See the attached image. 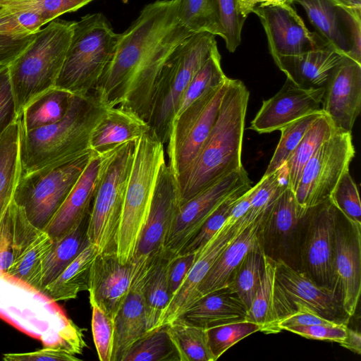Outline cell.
Returning a JSON list of instances; mask_svg holds the SVG:
<instances>
[{"label":"cell","instance_id":"7dc6e473","mask_svg":"<svg viewBox=\"0 0 361 361\" xmlns=\"http://www.w3.org/2000/svg\"><path fill=\"white\" fill-rule=\"evenodd\" d=\"M257 331H260L259 326L247 320L224 324L207 329L209 347L215 360L238 342Z\"/></svg>","mask_w":361,"mask_h":361},{"label":"cell","instance_id":"7c38bea8","mask_svg":"<svg viewBox=\"0 0 361 361\" xmlns=\"http://www.w3.org/2000/svg\"><path fill=\"white\" fill-rule=\"evenodd\" d=\"M229 78L195 100L171 124L167 165L177 179L195 159L214 124Z\"/></svg>","mask_w":361,"mask_h":361},{"label":"cell","instance_id":"8992f818","mask_svg":"<svg viewBox=\"0 0 361 361\" xmlns=\"http://www.w3.org/2000/svg\"><path fill=\"white\" fill-rule=\"evenodd\" d=\"M75 21L54 20L36 32L8 65L16 107L20 115L35 97L54 87L63 64Z\"/></svg>","mask_w":361,"mask_h":361},{"label":"cell","instance_id":"1f68e13d","mask_svg":"<svg viewBox=\"0 0 361 361\" xmlns=\"http://www.w3.org/2000/svg\"><path fill=\"white\" fill-rule=\"evenodd\" d=\"M97 253L96 247L88 243L74 260L41 291L53 300L60 302L75 299L80 292L88 290L91 267Z\"/></svg>","mask_w":361,"mask_h":361},{"label":"cell","instance_id":"db71d44e","mask_svg":"<svg viewBox=\"0 0 361 361\" xmlns=\"http://www.w3.org/2000/svg\"><path fill=\"white\" fill-rule=\"evenodd\" d=\"M8 65L0 66V136L18 120Z\"/></svg>","mask_w":361,"mask_h":361},{"label":"cell","instance_id":"f907efd6","mask_svg":"<svg viewBox=\"0 0 361 361\" xmlns=\"http://www.w3.org/2000/svg\"><path fill=\"white\" fill-rule=\"evenodd\" d=\"M334 206L349 220L361 224V204L357 187L349 171L339 180L329 197Z\"/></svg>","mask_w":361,"mask_h":361},{"label":"cell","instance_id":"7a4b0ae2","mask_svg":"<svg viewBox=\"0 0 361 361\" xmlns=\"http://www.w3.org/2000/svg\"><path fill=\"white\" fill-rule=\"evenodd\" d=\"M249 97L241 80L229 78L210 133L195 159L178 178L180 205L243 166V140Z\"/></svg>","mask_w":361,"mask_h":361},{"label":"cell","instance_id":"d590c367","mask_svg":"<svg viewBox=\"0 0 361 361\" xmlns=\"http://www.w3.org/2000/svg\"><path fill=\"white\" fill-rule=\"evenodd\" d=\"M275 272L276 262L264 254L262 276L245 318L258 324L266 334L281 332L274 307Z\"/></svg>","mask_w":361,"mask_h":361},{"label":"cell","instance_id":"9a60e30c","mask_svg":"<svg viewBox=\"0 0 361 361\" xmlns=\"http://www.w3.org/2000/svg\"><path fill=\"white\" fill-rule=\"evenodd\" d=\"M305 222V211L297 203L294 192L286 188L260 219L257 236L264 254L301 271Z\"/></svg>","mask_w":361,"mask_h":361},{"label":"cell","instance_id":"74e56055","mask_svg":"<svg viewBox=\"0 0 361 361\" xmlns=\"http://www.w3.org/2000/svg\"><path fill=\"white\" fill-rule=\"evenodd\" d=\"M168 333L179 361H215L207 329L192 325L181 317L167 324Z\"/></svg>","mask_w":361,"mask_h":361},{"label":"cell","instance_id":"3957f363","mask_svg":"<svg viewBox=\"0 0 361 361\" xmlns=\"http://www.w3.org/2000/svg\"><path fill=\"white\" fill-rule=\"evenodd\" d=\"M109 108L94 92L73 94L61 121L28 131L20 129L21 175L66 164L92 153L91 133Z\"/></svg>","mask_w":361,"mask_h":361},{"label":"cell","instance_id":"8d00e7d4","mask_svg":"<svg viewBox=\"0 0 361 361\" xmlns=\"http://www.w3.org/2000/svg\"><path fill=\"white\" fill-rule=\"evenodd\" d=\"M337 130L325 114L320 116L307 131L303 138L286 162L288 188L295 193L308 161L317 149Z\"/></svg>","mask_w":361,"mask_h":361},{"label":"cell","instance_id":"e7e4bbea","mask_svg":"<svg viewBox=\"0 0 361 361\" xmlns=\"http://www.w3.org/2000/svg\"><path fill=\"white\" fill-rule=\"evenodd\" d=\"M340 345L353 352L355 354H361V335L360 333L348 328L347 336L345 341Z\"/></svg>","mask_w":361,"mask_h":361},{"label":"cell","instance_id":"ba28073f","mask_svg":"<svg viewBox=\"0 0 361 361\" xmlns=\"http://www.w3.org/2000/svg\"><path fill=\"white\" fill-rule=\"evenodd\" d=\"M135 144L128 142L102 151L103 162L87 226V240L98 253L116 252Z\"/></svg>","mask_w":361,"mask_h":361},{"label":"cell","instance_id":"ee69618b","mask_svg":"<svg viewBox=\"0 0 361 361\" xmlns=\"http://www.w3.org/2000/svg\"><path fill=\"white\" fill-rule=\"evenodd\" d=\"M323 114L319 111L304 116L282 128L279 142L263 176H267L281 167L290 158L307 131Z\"/></svg>","mask_w":361,"mask_h":361},{"label":"cell","instance_id":"f546056e","mask_svg":"<svg viewBox=\"0 0 361 361\" xmlns=\"http://www.w3.org/2000/svg\"><path fill=\"white\" fill-rule=\"evenodd\" d=\"M142 286L132 284L114 319V343L111 361H123L133 345L146 332Z\"/></svg>","mask_w":361,"mask_h":361},{"label":"cell","instance_id":"f35d334b","mask_svg":"<svg viewBox=\"0 0 361 361\" xmlns=\"http://www.w3.org/2000/svg\"><path fill=\"white\" fill-rule=\"evenodd\" d=\"M180 23L191 33L208 32L222 37L216 0H178Z\"/></svg>","mask_w":361,"mask_h":361},{"label":"cell","instance_id":"4fadbf2b","mask_svg":"<svg viewBox=\"0 0 361 361\" xmlns=\"http://www.w3.org/2000/svg\"><path fill=\"white\" fill-rule=\"evenodd\" d=\"M274 307L277 321L300 311H313L346 324L350 318L334 290L317 284L303 272L282 262H276Z\"/></svg>","mask_w":361,"mask_h":361},{"label":"cell","instance_id":"44dd1931","mask_svg":"<svg viewBox=\"0 0 361 361\" xmlns=\"http://www.w3.org/2000/svg\"><path fill=\"white\" fill-rule=\"evenodd\" d=\"M249 225L239 219L223 226L197 252L182 284L162 312L156 328L180 317L199 298V287L224 250Z\"/></svg>","mask_w":361,"mask_h":361},{"label":"cell","instance_id":"ac0fdd59","mask_svg":"<svg viewBox=\"0 0 361 361\" xmlns=\"http://www.w3.org/2000/svg\"><path fill=\"white\" fill-rule=\"evenodd\" d=\"M334 290L345 314L355 312L361 290V224L338 209L335 227Z\"/></svg>","mask_w":361,"mask_h":361},{"label":"cell","instance_id":"277c9868","mask_svg":"<svg viewBox=\"0 0 361 361\" xmlns=\"http://www.w3.org/2000/svg\"><path fill=\"white\" fill-rule=\"evenodd\" d=\"M0 317L44 346L73 355L87 347L82 331L49 296L32 286L0 272Z\"/></svg>","mask_w":361,"mask_h":361},{"label":"cell","instance_id":"60d3db41","mask_svg":"<svg viewBox=\"0 0 361 361\" xmlns=\"http://www.w3.org/2000/svg\"><path fill=\"white\" fill-rule=\"evenodd\" d=\"M169 259L164 258L161 260L146 278L142 286L147 331L156 328L162 312L171 300L166 276Z\"/></svg>","mask_w":361,"mask_h":361},{"label":"cell","instance_id":"e575fe53","mask_svg":"<svg viewBox=\"0 0 361 361\" xmlns=\"http://www.w3.org/2000/svg\"><path fill=\"white\" fill-rule=\"evenodd\" d=\"M72 95L56 87L42 93L23 109L20 129L28 131L61 121L68 109Z\"/></svg>","mask_w":361,"mask_h":361},{"label":"cell","instance_id":"8fae6325","mask_svg":"<svg viewBox=\"0 0 361 361\" xmlns=\"http://www.w3.org/2000/svg\"><path fill=\"white\" fill-rule=\"evenodd\" d=\"M180 205L178 180L166 162L161 166L149 214L130 262L132 283H142L164 257L166 236Z\"/></svg>","mask_w":361,"mask_h":361},{"label":"cell","instance_id":"f1b7e54d","mask_svg":"<svg viewBox=\"0 0 361 361\" xmlns=\"http://www.w3.org/2000/svg\"><path fill=\"white\" fill-rule=\"evenodd\" d=\"M152 130L149 123L134 111L121 107H109L93 129L90 147L100 152L128 142H135Z\"/></svg>","mask_w":361,"mask_h":361},{"label":"cell","instance_id":"f5cc1de1","mask_svg":"<svg viewBox=\"0 0 361 361\" xmlns=\"http://www.w3.org/2000/svg\"><path fill=\"white\" fill-rule=\"evenodd\" d=\"M92 1L93 0H18L6 5L35 9L47 24L59 16L75 11Z\"/></svg>","mask_w":361,"mask_h":361},{"label":"cell","instance_id":"484cf974","mask_svg":"<svg viewBox=\"0 0 361 361\" xmlns=\"http://www.w3.org/2000/svg\"><path fill=\"white\" fill-rule=\"evenodd\" d=\"M102 162V152L91 154L76 183L43 229L52 241L61 238L88 216Z\"/></svg>","mask_w":361,"mask_h":361},{"label":"cell","instance_id":"11a10c76","mask_svg":"<svg viewBox=\"0 0 361 361\" xmlns=\"http://www.w3.org/2000/svg\"><path fill=\"white\" fill-rule=\"evenodd\" d=\"M16 206L13 200L0 220V272L7 273L13 262Z\"/></svg>","mask_w":361,"mask_h":361},{"label":"cell","instance_id":"9c48e42d","mask_svg":"<svg viewBox=\"0 0 361 361\" xmlns=\"http://www.w3.org/2000/svg\"><path fill=\"white\" fill-rule=\"evenodd\" d=\"M217 47L215 35L192 34L171 54L157 78L148 123L164 145L178 103L193 77L213 50Z\"/></svg>","mask_w":361,"mask_h":361},{"label":"cell","instance_id":"b9f144b4","mask_svg":"<svg viewBox=\"0 0 361 361\" xmlns=\"http://www.w3.org/2000/svg\"><path fill=\"white\" fill-rule=\"evenodd\" d=\"M123 361H179L167 324L147 331L133 345Z\"/></svg>","mask_w":361,"mask_h":361},{"label":"cell","instance_id":"d6986e66","mask_svg":"<svg viewBox=\"0 0 361 361\" xmlns=\"http://www.w3.org/2000/svg\"><path fill=\"white\" fill-rule=\"evenodd\" d=\"M305 11L316 33L341 54L361 63V18L336 0H293Z\"/></svg>","mask_w":361,"mask_h":361},{"label":"cell","instance_id":"6da1fadb","mask_svg":"<svg viewBox=\"0 0 361 361\" xmlns=\"http://www.w3.org/2000/svg\"><path fill=\"white\" fill-rule=\"evenodd\" d=\"M177 8L178 0L148 4L119 34L114 53L93 92L108 107L130 109L148 122L164 64L192 35L180 23Z\"/></svg>","mask_w":361,"mask_h":361},{"label":"cell","instance_id":"681fc988","mask_svg":"<svg viewBox=\"0 0 361 361\" xmlns=\"http://www.w3.org/2000/svg\"><path fill=\"white\" fill-rule=\"evenodd\" d=\"M89 299L92 309V333L99 360L111 361L114 343V319L108 316L92 298Z\"/></svg>","mask_w":361,"mask_h":361},{"label":"cell","instance_id":"83f0119b","mask_svg":"<svg viewBox=\"0 0 361 361\" xmlns=\"http://www.w3.org/2000/svg\"><path fill=\"white\" fill-rule=\"evenodd\" d=\"M247 313L245 304L228 285L199 298L180 317L192 325L208 329L245 320Z\"/></svg>","mask_w":361,"mask_h":361},{"label":"cell","instance_id":"816d5d0a","mask_svg":"<svg viewBox=\"0 0 361 361\" xmlns=\"http://www.w3.org/2000/svg\"><path fill=\"white\" fill-rule=\"evenodd\" d=\"M218 6L222 38L228 51L234 52L241 42L245 20L238 12L237 0H216Z\"/></svg>","mask_w":361,"mask_h":361},{"label":"cell","instance_id":"c3c4849f","mask_svg":"<svg viewBox=\"0 0 361 361\" xmlns=\"http://www.w3.org/2000/svg\"><path fill=\"white\" fill-rule=\"evenodd\" d=\"M251 187L243 188L229 196L209 216L196 235L183 247L178 255L195 253L204 246L223 226L232 207L238 199Z\"/></svg>","mask_w":361,"mask_h":361},{"label":"cell","instance_id":"52a82bcc","mask_svg":"<svg viewBox=\"0 0 361 361\" xmlns=\"http://www.w3.org/2000/svg\"><path fill=\"white\" fill-rule=\"evenodd\" d=\"M118 37L102 13L87 14L75 21L55 87L72 94L93 92L114 53Z\"/></svg>","mask_w":361,"mask_h":361},{"label":"cell","instance_id":"94428289","mask_svg":"<svg viewBox=\"0 0 361 361\" xmlns=\"http://www.w3.org/2000/svg\"><path fill=\"white\" fill-rule=\"evenodd\" d=\"M337 322L328 319L313 311H300L289 314L278 321L281 331L290 326H310L316 324H335Z\"/></svg>","mask_w":361,"mask_h":361},{"label":"cell","instance_id":"03108f58","mask_svg":"<svg viewBox=\"0 0 361 361\" xmlns=\"http://www.w3.org/2000/svg\"><path fill=\"white\" fill-rule=\"evenodd\" d=\"M349 10L355 16L361 18V0H336Z\"/></svg>","mask_w":361,"mask_h":361},{"label":"cell","instance_id":"cb8c5ba5","mask_svg":"<svg viewBox=\"0 0 361 361\" xmlns=\"http://www.w3.org/2000/svg\"><path fill=\"white\" fill-rule=\"evenodd\" d=\"M52 243L48 233L35 226L16 204L13 262L7 274L41 290L42 264Z\"/></svg>","mask_w":361,"mask_h":361},{"label":"cell","instance_id":"bcb514c9","mask_svg":"<svg viewBox=\"0 0 361 361\" xmlns=\"http://www.w3.org/2000/svg\"><path fill=\"white\" fill-rule=\"evenodd\" d=\"M45 24L35 9L16 5H6L0 8L1 35L26 37L36 33Z\"/></svg>","mask_w":361,"mask_h":361},{"label":"cell","instance_id":"f6af8a7d","mask_svg":"<svg viewBox=\"0 0 361 361\" xmlns=\"http://www.w3.org/2000/svg\"><path fill=\"white\" fill-rule=\"evenodd\" d=\"M249 209L242 219L248 224L259 219L271 203L288 187L286 164L255 185Z\"/></svg>","mask_w":361,"mask_h":361},{"label":"cell","instance_id":"9f6ffc18","mask_svg":"<svg viewBox=\"0 0 361 361\" xmlns=\"http://www.w3.org/2000/svg\"><path fill=\"white\" fill-rule=\"evenodd\" d=\"M348 324H316L310 326H290L285 330L309 339L327 341L342 344L347 336Z\"/></svg>","mask_w":361,"mask_h":361},{"label":"cell","instance_id":"4dcf8cb0","mask_svg":"<svg viewBox=\"0 0 361 361\" xmlns=\"http://www.w3.org/2000/svg\"><path fill=\"white\" fill-rule=\"evenodd\" d=\"M261 217L246 227L221 253L199 287L198 299L228 285L235 269L258 241Z\"/></svg>","mask_w":361,"mask_h":361},{"label":"cell","instance_id":"7402d4cb","mask_svg":"<svg viewBox=\"0 0 361 361\" xmlns=\"http://www.w3.org/2000/svg\"><path fill=\"white\" fill-rule=\"evenodd\" d=\"M325 87L305 88L288 79L271 98L263 100L250 129L259 134L280 130L288 123L322 109Z\"/></svg>","mask_w":361,"mask_h":361},{"label":"cell","instance_id":"30bf717a","mask_svg":"<svg viewBox=\"0 0 361 361\" xmlns=\"http://www.w3.org/2000/svg\"><path fill=\"white\" fill-rule=\"evenodd\" d=\"M93 152L66 164L20 176L13 201L35 226L43 230L49 224Z\"/></svg>","mask_w":361,"mask_h":361},{"label":"cell","instance_id":"e0dca14e","mask_svg":"<svg viewBox=\"0 0 361 361\" xmlns=\"http://www.w3.org/2000/svg\"><path fill=\"white\" fill-rule=\"evenodd\" d=\"M337 212L329 198L305 209L300 247V271L317 284L332 290Z\"/></svg>","mask_w":361,"mask_h":361},{"label":"cell","instance_id":"be15d7a7","mask_svg":"<svg viewBox=\"0 0 361 361\" xmlns=\"http://www.w3.org/2000/svg\"><path fill=\"white\" fill-rule=\"evenodd\" d=\"M293 4V0H237L238 12L245 19L257 8Z\"/></svg>","mask_w":361,"mask_h":361},{"label":"cell","instance_id":"603a6c76","mask_svg":"<svg viewBox=\"0 0 361 361\" xmlns=\"http://www.w3.org/2000/svg\"><path fill=\"white\" fill-rule=\"evenodd\" d=\"M324 87L322 110L337 130L351 133L361 109V63L345 56Z\"/></svg>","mask_w":361,"mask_h":361},{"label":"cell","instance_id":"7bdbcfd3","mask_svg":"<svg viewBox=\"0 0 361 361\" xmlns=\"http://www.w3.org/2000/svg\"><path fill=\"white\" fill-rule=\"evenodd\" d=\"M227 78L221 68V55L216 47L183 94L173 120L204 92L219 85Z\"/></svg>","mask_w":361,"mask_h":361},{"label":"cell","instance_id":"ffe728a7","mask_svg":"<svg viewBox=\"0 0 361 361\" xmlns=\"http://www.w3.org/2000/svg\"><path fill=\"white\" fill-rule=\"evenodd\" d=\"M252 13L264 27L273 59L299 56L326 43L308 30L292 5L257 8Z\"/></svg>","mask_w":361,"mask_h":361},{"label":"cell","instance_id":"680465c9","mask_svg":"<svg viewBox=\"0 0 361 361\" xmlns=\"http://www.w3.org/2000/svg\"><path fill=\"white\" fill-rule=\"evenodd\" d=\"M195 257V252L178 255L169 259L166 266L169 291L171 298L176 293L187 276Z\"/></svg>","mask_w":361,"mask_h":361},{"label":"cell","instance_id":"d4e9b609","mask_svg":"<svg viewBox=\"0 0 361 361\" xmlns=\"http://www.w3.org/2000/svg\"><path fill=\"white\" fill-rule=\"evenodd\" d=\"M132 279L130 262L122 264L116 252L97 253L90 270L89 298L115 319L130 291Z\"/></svg>","mask_w":361,"mask_h":361},{"label":"cell","instance_id":"4316f807","mask_svg":"<svg viewBox=\"0 0 361 361\" xmlns=\"http://www.w3.org/2000/svg\"><path fill=\"white\" fill-rule=\"evenodd\" d=\"M345 56L325 43L303 54L274 59L287 79L305 87L325 86L331 73Z\"/></svg>","mask_w":361,"mask_h":361},{"label":"cell","instance_id":"ab89813d","mask_svg":"<svg viewBox=\"0 0 361 361\" xmlns=\"http://www.w3.org/2000/svg\"><path fill=\"white\" fill-rule=\"evenodd\" d=\"M263 269L264 252L258 240L235 269L228 283L247 310L259 285Z\"/></svg>","mask_w":361,"mask_h":361},{"label":"cell","instance_id":"5b68a950","mask_svg":"<svg viewBox=\"0 0 361 361\" xmlns=\"http://www.w3.org/2000/svg\"><path fill=\"white\" fill-rule=\"evenodd\" d=\"M164 145L152 130L135 141L116 238L122 264L132 259L147 223L160 169L166 163Z\"/></svg>","mask_w":361,"mask_h":361},{"label":"cell","instance_id":"5bb4252c","mask_svg":"<svg viewBox=\"0 0 361 361\" xmlns=\"http://www.w3.org/2000/svg\"><path fill=\"white\" fill-rule=\"evenodd\" d=\"M355 154L351 133L336 130L305 165L294 193L298 205L305 211L329 199Z\"/></svg>","mask_w":361,"mask_h":361},{"label":"cell","instance_id":"2e32d148","mask_svg":"<svg viewBox=\"0 0 361 361\" xmlns=\"http://www.w3.org/2000/svg\"><path fill=\"white\" fill-rule=\"evenodd\" d=\"M247 172L241 167L210 184L179 205L164 247V257L171 259L196 235L209 216L237 190L252 186Z\"/></svg>","mask_w":361,"mask_h":361},{"label":"cell","instance_id":"003e7915","mask_svg":"<svg viewBox=\"0 0 361 361\" xmlns=\"http://www.w3.org/2000/svg\"><path fill=\"white\" fill-rule=\"evenodd\" d=\"M15 1H18V0H0V6H4L6 5L7 4Z\"/></svg>","mask_w":361,"mask_h":361},{"label":"cell","instance_id":"6f0895ef","mask_svg":"<svg viewBox=\"0 0 361 361\" xmlns=\"http://www.w3.org/2000/svg\"><path fill=\"white\" fill-rule=\"evenodd\" d=\"M5 361H80L76 355L59 348L44 346L32 352L10 353L3 355Z\"/></svg>","mask_w":361,"mask_h":361},{"label":"cell","instance_id":"6125c7cd","mask_svg":"<svg viewBox=\"0 0 361 361\" xmlns=\"http://www.w3.org/2000/svg\"><path fill=\"white\" fill-rule=\"evenodd\" d=\"M255 188V185L252 186L238 199L237 202L232 207L228 216L224 224L225 226H233L234 224H235L246 214L250 208Z\"/></svg>","mask_w":361,"mask_h":361},{"label":"cell","instance_id":"d6a6232c","mask_svg":"<svg viewBox=\"0 0 361 361\" xmlns=\"http://www.w3.org/2000/svg\"><path fill=\"white\" fill-rule=\"evenodd\" d=\"M20 117L0 136V220L13 200L21 176Z\"/></svg>","mask_w":361,"mask_h":361},{"label":"cell","instance_id":"91938a15","mask_svg":"<svg viewBox=\"0 0 361 361\" xmlns=\"http://www.w3.org/2000/svg\"><path fill=\"white\" fill-rule=\"evenodd\" d=\"M1 7L0 6V8ZM35 34L26 37H10L0 35V66H7L13 61L31 42Z\"/></svg>","mask_w":361,"mask_h":361},{"label":"cell","instance_id":"836d02e7","mask_svg":"<svg viewBox=\"0 0 361 361\" xmlns=\"http://www.w3.org/2000/svg\"><path fill=\"white\" fill-rule=\"evenodd\" d=\"M87 219L88 216L61 238L53 241L42 264L41 290L54 281L89 243Z\"/></svg>","mask_w":361,"mask_h":361}]
</instances>
